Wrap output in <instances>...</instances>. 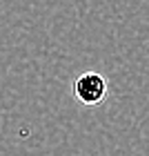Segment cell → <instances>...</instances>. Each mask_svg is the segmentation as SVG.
Returning <instances> with one entry per match:
<instances>
[{"mask_svg":"<svg viewBox=\"0 0 149 156\" xmlns=\"http://www.w3.org/2000/svg\"><path fill=\"white\" fill-rule=\"evenodd\" d=\"M107 78L98 72H85L74 80V98L82 105H100L107 98Z\"/></svg>","mask_w":149,"mask_h":156,"instance_id":"cell-1","label":"cell"}]
</instances>
